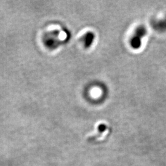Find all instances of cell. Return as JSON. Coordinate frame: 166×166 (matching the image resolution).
<instances>
[{
	"instance_id": "cell-1",
	"label": "cell",
	"mask_w": 166,
	"mask_h": 166,
	"mask_svg": "<svg viewBox=\"0 0 166 166\" xmlns=\"http://www.w3.org/2000/svg\"><path fill=\"white\" fill-rule=\"evenodd\" d=\"M42 34L45 35V38H50V41H53L56 44L63 42L68 37L67 33L57 24H51L48 26L42 31Z\"/></svg>"
},
{
	"instance_id": "cell-2",
	"label": "cell",
	"mask_w": 166,
	"mask_h": 166,
	"mask_svg": "<svg viewBox=\"0 0 166 166\" xmlns=\"http://www.w3.org/2000/svg\"><path fill=\"white\" fill-rule=\"evenodd\" d=\"M95 38L94 31L87 28L84 29L77 34L76 40L83 44L84 46L89 48L92 45Z\"/></svg>"
},
{
	"instance_id": "cell-3",
	"label": "cell",
	"mask_w": 166,
	"mask_h": 166,
	"mask_svg": "<svg viewBox=\"0 0 166 166\" xmlns=\"http://www.w3.org/2000/svg\"><path fill=\"white\" fill-rule=\"evenodd\" d=\"M130 45L133 49H138L142 46V38L134 35L130 41Z\"/></svg>"
},
{
	"instance_id": "cell-4",
	"label": "cell",
	"mask_w": 166,
	"mask_h": 166,
	"mask_svg": "<svg viewBox=\"0 0 166 166\" xmlns=\"http://www.w3.org/2000/svg\"><path fill=\"white\" fill-rule=\"evenodd\" d=\"M147 33V30L146 28L143 26H140L138 27L135 31V35L140 37V38H142L143 37H145Z\"/></svg>"
}]
</instances>
